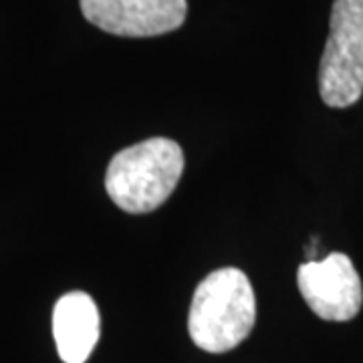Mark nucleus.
<instances>
[{
    "label": "nucleus",
    "instance_id": "1",
    "mask_svg": "<svg viewBox=\"0 0 363 363\" xmlns=\"http://www.w3.org/2000/svg\"><path fill=\"white\" fill-rule=\"evenodd\" d=\"M257 321V298L248 277L226 267L210 272L196 286L188 331L200 350L226 353L250 335Z\"/></svg>",
    "mask_w": 363,
    "mask_h": 363
},
{
    "label": "nucleus",
    "instance_id": "2",
    "mask_svg": "<svg viewBox=\"0 0 363 363\" xmlns=\"http://www.w3.org/2000/svg\"><path fill=\"white\" fill-rule=\"evenodd\" d=\"M184 172V152L168 138H150L113 156L105 174V190L123 212L147 214L176 190Z\"/></svg>",
    "mask_w": 363,
    "mask_h": 363
},
{
    "label": "nucleus",
    "instance_id": "3",
    "mask_svg": "<svg viewBox=\"0 0 363 363\" xmlns=\"http://www.w3.org/2000/svg\"><path fill=\"white\" fill-rule=\"evenodd\" d=\"M325 105L343 109L363 95V0H335L319 63Z\"/></svg>",
    "mask_w": 363,
    "mask_h": 363
},
{
    "label": "nucleus",
    "instance_id": "4",
    "mask_svg": "<svg viewBox=\"0 0 363 363\" xmlns=\"http://www.w3.org/2000/svg\"><path fill=\"white\" fill-rule=\"evenodd\" d=\"M297 285L309 309L325 321L343 323L362 311V279L343 252L303 262L297 271Z\"/></svg>",
    "mask_w": 363,
    "mask_h": 363
},
{
    "label": "nucleus",
    "instance_id": "5",
    "mask_svg": "<svg viewBox=\"0 0 363 363\" xmlns=\"http://www.w3.org/2000/svg\"><path fill=\"white\" fill-rule=\"evenodd\" d=\"M79 4L91 25L130 39L172 33L188 14L186 0H79Z\"/></svg>",
    "mask_w": 363,
    "mask_h": 363
},
{
    "label": "nucleus",
    "instance_id": "6",
    "mask_svg": "<svg viewBox=\"0 0 363 363\" xmlns=\"http://www.w3.org/2000/svg\"><path fill=\"white\" fill-rule=\"evenodd\" d=\"M101 335V319L95 301L73 291L57 301L52 309V337L65 363H85Z\"/></svg>",
    "mask_w": 363,
    "mask_h": 363
}]
</instances>
